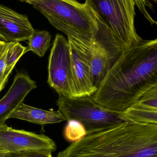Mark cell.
Returning a JSON list of instances; mask_svg holds the SVG:
<instances>
[{"label":"cell","instance_id":"cell-1","mask_svg":"<svg viewBox=\"0 0 157 157\" xmlns=\"http://www.w3.org/2000/svg\"><path fill=\"white\" fill-rule=\"evenodd\" d=\"M156 86L157 38L143 40L123 51L92 96L102 107L122 113Z\"/></svg>","mask_w":157,"mask_h":157},{"label":"cell","instance_id":"cell-2","mask_svg":"<svg viewBox=\"0 0 157 157\" xmlns=\"http://www.w3.org/2000/svg\"><path fill=\"white\" fill-rule=\"evenodd\" d=\"M59 157H157V124L131 121L88 134Z\"/></svg>","mask_w":157,"mask_h":157},{"label":"cell","instance_id":"cell-3","mask_svg":"<svg viewBox=\"0 0 157 157\" xmlns=\"http://www.w3.org/2000/svg\"><path fill=\"white\" fill-rule=\"evenodd\" d=\"M52 26L87 48L95 42L99 25L88 6L76 0H28Z\"/></svg>","mask_w":157,"mask_h":157},{"label":"cell","instance_id":"cell-4","mask_svg":"<svg viewBox=\"0 0 157 157\" xmlns=\"http://www.w3.org/2000/svg\"><path fill=\"white\" fill-rule=\"evenodd\" d=\"M100 25L108 29L127 49L143 39L136 33L134 25V0H86Z\"/></svg>","mask_w":157,"mask_h":157},{"label":"cell","instance_id":"cell-5","mask_svg":"<svg viewBox=\"0 0 157 157\" xmlns=\"http://www.w3.org/2000/svg\"><path fill=\"white\" fill-rule=\"evenodd\" d=\"M57 104L66 121H78L85 127L87 134L131 121L122 113L101 106L92 96L71 98L59 95Z\"/></svg>","mask_w":157,"mask_h":157},{"label":"cell","instance_id":"cell-6","mask_svg":"<svg viewBox=\"0 0 157 157\" xmlns=\"http://www.w3.org/2000/svg\"><path fill=\"white\" fill-rule=\"evenodd\" d=\"M124 50L108 29L99 26L95 42L88 50L91 79L97 89Z\"/></svg>","mask_w":157,"mask_h":157},{"label":"cell","instance_id":"cell-7","mask_svg":"<svg viewBox=\"0 0 157 157\" xmlns=\"http://www.w3.org/2000/svg\"><path fill=\"white\" fill-rule=\"evenodd\" d=\"M48 83L59 95L73 98L71 49L63 35L55 36L49 58Z\"/></svg>","mask_w":157,"mask_h":157},{"label":"cell","instance_id":"cell-8","mask_svg":"<svg viewBox=\"0 0 157 157\" xmlns=\"http://www.w3.org/2000/svg\"><path fill=\"white\" fill-rule=\"evenodd\" d=\"M57 147L52 139L42 134L14 129L6 124L0 127L1 153L18 154L28 150H36L52 153Z\"/></svg>","mask_w":157,"mask_h":157},{"label":"cell","instance_id":"cell-9","mask_svg":"<svg viewBox=\"0 0 157 157\" xmlns=\"http://www.w3.org/2000/svg\"><path fill=\"white\" fill-rule=\"evenodd\" d=\"M71 49L72 79L73 98L89 97L94 95L97 88L91 79L88 50L68 38Z\"/></svg>","mask_w":157,"mask_h":157},{"label":"cell","instance_id":"cell-10","mask_svg":"<svg viewBox=\"0 0 157 157\" xmlns=\"http://www.w3.org/2000/svg\"><path fill=\"white\" fill-rule=\"evenodd\" d=\"M35 29L27 16L0 4V40L7 43L29 40Z\"/></svg>","mask_w":157,"mask_h":157},{"label":"cell","instance_id":"cell-11","mask_svg":"<svg viewBox=\"0 0 157 157\" xmlns=\"http://www.w3.org/2000/svg\"><path fill=\"white\" fill-rule=\"evenodd\" d=\"M37 87L36 81L28 75L18 73L8 91L0 100V127L6 124L9 116L23 103L27 95Z\"/></svg>","mask_w":157,"mask_h":157},{"label":"cell","instance_id":"cell-12","mask_svg":"<svg viewBox=\"0 0 157 157\" xmlns=\"http://www.w3.org/2000/svg\"><path fill=\"white\" fill-rule=\"evenodd\" d=\"M19 119L44 126L46 124L59 123L66 121L59 111H48L29 106L22 103L9 117Z\"/></svg>","mask_w":157,"mask_h":157},{"label":"cell","instance_id":"cell-13","mask_svg":"<svg viewBox=\"0 0 157 157\" xmlns=\"http://www.w3.org/2000/svg\"><path fill=\"white\" fill-rule=\"evenodd\" d=\"M51 39V35L48 31L35 29L29 39L28 46L26 47L25 53L32 51L40 58L43 57L50 47Z\"/></svg>","mask_w":157,"mask_h":157},{"label":"cell","instance_id":"cell-14","mask_svg":"<svg viewBox=\"0 0 157 157\" xmlns=\"http://www.w3.org/2000/svg\"><path fill=\"white\" fill-rule=\"evenodd\" d=\"M122 113L125 117L133 121L157 124V110L146 109L134 104Z\"/></svg>","mask_w":157,"mask_h":157},{"label":"cell","instance_id":"cell-15","mask_svg":"<svg viewBox=\"0 0 157 157\" xmlns=\"http://www.w3.org/2000/svg\"><path fill=\"white\" fill-rule=\"evenodd\" d=\"M64 131L65 139L70 142H77L87 135L85 127L78 121H69Z\"/></svg>","mask_w":157,"mask_h":157},{"label":"cell","instance_id":"cell-16","mask_svg":"<svg viewBox=\"0 0 157 157\" xmlns=\"http://www.w3.org/2000/svg\"><path fill=\"white\" fill-rule=\"evenodd\" d=\"M26 49V47H24L19 42L12 43L7 50L6 56L7 69L15 67L19 59L25 54Z\"/></svg>","mask_w":157,"mask_h":157},{"label":"cell","instance_id":"cell-17","mask_svg":"<svg viewBox=\"0 0 157 157\" xmlns=\"http://www.w3.org/2000/svg\"><path fill=\"white\" fill-rule=\"evenodd\" d=\"M134 104L146 109L157 110V86L145 92Z\"/></svg>","mask_w":157,"mask_h":157},{"label":"cell","instance_id":"cell-18","mask_svg":"<svg viewBox=\"0 0 157 157\" xmlns=\"http://www.w3.org/2000/svg\"><path fill=\"white\" fill-rule=\"evenodd\" d=\"M18 154L19 157H52L51 153L44 151L28 150Z\"/></svg>","mask_w":157,"mask_h":157},{"label":"cell","instance_id":"cell-19","mask_svg":"<svg viewBox=\"0 0 157 157\" xmlns=\"http://www.w3.org/2000/svg\"><path fill=\"white\" fill-rule=\"evenodd\" d=\"M14 67L7 69L3 74H0V92L4 88L6 85L8 81V78L12 73Z\"/></svg>","mask_w":157,"mask_h":157},{"label":"cell","instance_id":"cell-20","mask_svg":"<svg viewBox=\"0 0 157 157\" xmlns=\"http://www.w3.org/2000/svg\"><path fill=\"white\" fill-rule=\"evenodd\" d=\"M7 52V51L0 59V74H3L7 70V62H6Z\"/></svg>","mask_w":157,"mask_h":157},{"label":"cell","instance_id":"cell-21","mask_svg":"<svg viewBox=\"0 0 157 157\" xmlns=\"http://www.w3.org/2000/svg\"><path fill=\"white\" fill-rule=\"evenodd\" d=\"M12 43H7L0 40V59L8 50Z\"/></svg>","mask_w":157,"mask_h":157},{"label":"cell","instance_id":"cell-22","mask_svg":"<svg viewBox=\"0 0 157 157\" xmlns=\"http://www.w3.org/2000/svg\"><path fill=\"white\" fill-rule=\"evenodd\" d=\"M3 157H19L18 154H6Z\"/></svg>","mask_w":157,"mask_h":157},{"label":"cell","instance_id":"cell-23","mask_svg":"<svg viewBox=\"0 0 157 157\" xmlns=\"http://www.w3.org/2000/svg\"><path fill=\"white\" fill-rule=\"evenodd\" d=\"M6 154H5V153H1L0 152V157H3Z\"/></svg>","mask_w":157,"mask_h":157},{"label":"cell","instance_id":"cell-24","mask_svg":"<svg viewBox=\"0 0 157 157\" xmlns=\"http://www.w3.org/2000/svg\"><path fill=\"white\" fill-rule=\"evenodd\" d=\"M19 1H25V2H26V1H28V0H19Z\"/></svg>","mask_w":157,"mask_h":157},{"label":"cell","instance_id":"cell-25","mask_svg":"<svg viewBox=\"0 0 157 157\" xmlns=\"http://www.w3.org/2000/svg\"><path fill=\"white\" fill-rule=\"evenodd\" d=\"M153 1H155V2H157V0H153Z\"/></svg>","mask_w":157,"mask_h":157}]
</instances>
